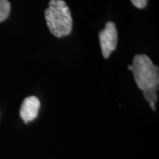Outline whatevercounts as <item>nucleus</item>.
Segmentation results:
<instances>
[{"mask_svg": "<svg viewBox=\"0 0 159 159\" xmlns=\"http://www.w3.org/2000/svg\"><path fill=\"white\" fill-rule=\"evenodd\" d=\"M157 91L158 89H148L143 91V95L145 99L150 103V106L153 111H156V102L158 100Z\"/></svg>", "mask_w": 159, "mask_h": 159, "instance_id": "5", "label": "nucleus"}, {"mask_svg": "<svg viewBox=\"0 0 159 159\" xmlns=\"http://www.w3.org/2000/svg\"><path fill=\"white\" fill-rule=\"evenodd\" d=\"M40 105L41 103L36 97L31 96L25 99L20 108V116L25 123L33 121L36 118Z\"/></svg>", "mask_w": 159, "mask_h": 159, "instance_id": "4", "label": "nucleus"}, {"mask_svg": "<svg viewBox=\"0 0 159 159\" xmlns=\"http://www.w3.org/2000/svg\"><path fill=\"white\" fill-rule=\"evenodd\" d=\"M134 77L138 88L144 91L148 89L158 90L159 69L146 55H136L133 59Z\"/></svg>", "mask_w": 159, "mask_h": 159, "instance_id": "2", "label": "nucleus"}, {"mask_svg": "<svg viewBox=\"0 0 159 159\" xmlns=\"http://www.w3.org/2000/svg\"><path fill=\"white\" fill-rule=\"evenodd\" d=\"M49 31L55 36L69 35L72 30V18L68 5L63 0H50L44 12Z\"/></svg>", "mask_w": 159, "mask_h": 159, "instance_id": "1", "label": "nucleus"}, {"mask_svg": "<svg viewBox=\"0 0 159 159\" xmlns=\"http://www.w3.org/2000/svg\"><path fill=\"white\" fill-rule=\"evenodd\" d=\"M11 12V3L8 0H0V22L8 17Z\"/></svg>", "mask_w": 159, "mask_h": 159, "instance_id": "6", "label": "nucleus"}, {"mask_svg": "<svg viewBox=\"0 0 159 159\" xmlns=\"http://www.w3.org/2000/svg\"><path fill=\"white\" fill-rule=\"evenodd\" d=\"M128 68V69H129V70H130V71H132V69H133V66H132V65H129Z\"/></svg>", "mask_w": 159, "mask_h": 159, "instance_id": "8", "label": "nucleus"}, {"mask_svg": "<svg viewBox=\"0 0 159 159\" xmlns=\"http://www.w3.org/2000/svg\"><path fill=\"white\" fill-rule=\"evenodd\" d=\"M130 1L135 7L139 9L144 8L148 4V0H130Z\"/></svg>", "mask_w": 159, "mask_h": 159, "instance_id": "7", "label": "nucleus"}, {"mask_svg": "<svg viewBox=\"0 0 159 159\" xmlns=\"http://www.w3.org/2000/svg\"><path fill=\"white\" fill-rule=\"evenodd\" d=\"M102 54L105 58H108L113 51L116 48L118 41V32L116 25L112 21H108L104 30L99 34Z\"/></svg>", "mask_w": 159, "mask_h": 159, "instance_id": "3", "label": "nucleus"}]
</instances>
